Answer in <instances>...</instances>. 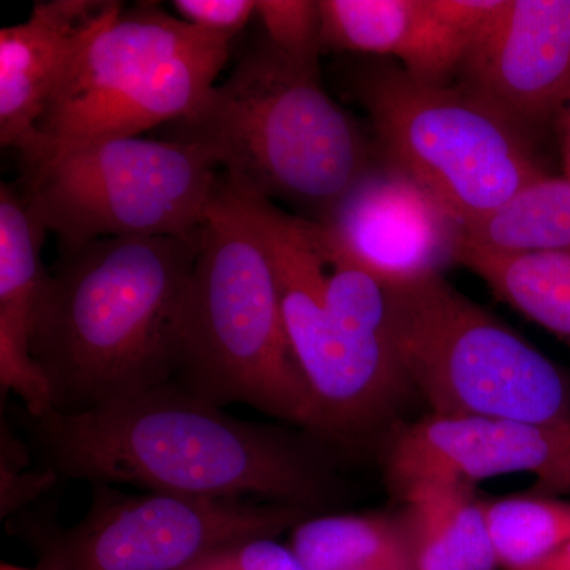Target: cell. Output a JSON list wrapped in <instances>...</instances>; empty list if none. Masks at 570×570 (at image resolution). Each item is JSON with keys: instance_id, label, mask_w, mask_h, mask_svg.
<instances>
[{"instance_id": "1", "label": "cell", "mask_w": 570, "mask_h": 570, "mask_svg": "<svg viewBox=\"0 0 570 570\" xmlns=\"http://www.w3.org/2000/svg\"><path fill=\"white\" fill-rule=\"evenodd\" d=\"M24 430L41 468L94 485L309 510L328 491L325 464L305 441L228 415L174 382L80 414H24Z\"/></svg>"}, {"instance_id": "2", "label": "cell", "mask_w": 570, "mask_h": 570, "mask_svg": "<svg viewBox=\"0 0 570 570\" xmlns=\"http://www.w3.org/2000/svg\"><path fill=\"white\" fill-rule=\"evenodd\" d=\"M202 236L204 227L59 243L31 337L51 412L80 414L171 382Z\"/></svg>"}, {"instance_id": "3", "label": "cell", "mask_w": 570, "mask_h": 570, "mask_svg": "<svg viewBox=\"0 0 570 570\" xmlns=\"http://www.w3.org/2000/svg\"><path fill=\"white\" fill-rule=\"evenodd\" d=\"M164 138L202 149L239 194L294 206L324 224L377 163L358 124L306 69L264 37Z\"/></svg>"}, {"instance_id": "4", "label": "cell", "mask_w": 570, "mask_h": 570, "mask_svg": "<svg viewBox=\"0 0 570 570\" xmlns=\"http://www.w3.org/2000/svg\"><path fill=\"white\" fill-rule=\"evenodd\" d=\"M235 193L275 266L285 332L316 406L318 436H363L411 387L393 344L384 284L324 225Z\"/></svg>"}, {"instance_id": "5", "label": "cell", "mask_w": 570, "mask_h": 570, "mask_svg": "<svg viewBox=\"0 0 570 570\" xmlns=\"http://www.w3.org/2000/svg\"><path fill=\"white\" fill-rule=\"evenodd\" d=\"M171 382L216 406L245 404L317 434L316 406L285 332L275 266L224 175L187 288Z\"/></svg>"}, {"instance_id": "6", "label": "cell", "mask_w": 570, "mask_h": 570, "mask_svg": "<svg viewBox=\"0 0 570 570\" xmlns=\"http://www.w3.org/2000/svg\"><path fill=\"white\" fill-rule=\"evenodd\" d=\"M401 370L431 414L570 428V377L442 275L384 284Z\"/></svg>"}, {"instance_id": "7", "label": "cell", "mask_w": 570, "mask_h": 570, "mask_svg": "<svg viewBox=\"0 0 570 570\" xmlns=\"http://www.w3.org/2000/svg\"><path fill=\"white\" fill-rule=\"evenodd\" d=\"M346 85L376 134L377 157L436 195L466 225L547 176L530 135L460 82L415 80L363 56Z\"/></svg>"}, {"instance_id": "8", "label": "cell", "mask_w": 570, "mask_h": 570, "mask_svg": "<svg viewBox=\"0 0 570 570\" xmlns=\"http://www.w3.org/2000/svg\"><path fill=\"white\" fill-rule=\"evenodd\" d=\"M230 37L202 31L156 2L124 7L45 105L28 154L140 137L193 115L217 85Z\"/></svg>"}, {"instance_id": "9", "label": "cell", "mask_w": 570, "mask_h": 570, "mask_svg": "<svg viewBox=\"0 0 570 570\" xmlns=\"http://www.w3.org/2000/svg\"><path fill=\"white\" fill-rule=\"evenodd\" d=\"M26 208L59 243L186 235L204 227L223 174L174 140L110 138L21 154Z\"/></svg>"}, {"instance_id": "10", "label": "cell", "mask_w": 570, "mask_h": 570, "mask_svg": "<svg viewBox=\"0 0 570 570\" xmlns=\"http://www.w3.org/2000/svg\"><path fill=\"white\" fill-rule=\"evenodd\" d=\"M96 490L77 524L31 534L40 570H181L220 547L277 538L313 512L250 499Z\"/></svg>"}, {"instance_id": "11", "label": "cell", "mask_w": 570, "mask_h": 570, "mask_svg": "<svg viewBox=\"0 0 570 570\" xmlns=\"http://www.w3.org/2000/svg\"><path fill=\"white\" fill-rule=\"evenodd\" d=\"M455 81L527 135L560 118L570 96V0H504L469 41Z\"/></svg>"}, {"instance_id": "12", "label": "cell", "mask_w": 570, "mask_h": 570, "mask_svg": "<svg viewBox=\"0 0 570 570\" xmlns=\"http://www.w3.org/2000/svg\"><path fill=\"white\" fill-rule=\"evenodd\" d=\"M322 225L382 284L442 275L459 264L464 239L463 220L417 179L379 157Z\"/></svg>"}, {"instance_id": "13", "label": "cell", "mask_w": 570, "mask_h": 570, "mask_svg": "<svg viewBox=\"0 0 570 570\" xmlns=\"http://www.w3.org/2000/svg\"><path fill=\"white\" fill-rule=\"evenodd\" d=\"M570 428L517 420L430 414L401 430L390 445L385 478L404 499L425 487H474L515 472L535 478L564 448Z\"/></svg>"}, {"instance_id": "14", "label": "cell", "mask_w": 570, "mask_h": 570, "mask_svg": "<svg viewBox=\"0 0 570 570\" xmlns=\"http://www.w3.org/2000/svg\"><path fill=\"white\" fill-rule=\"evenodd\" d=\"M124 7L118 0H48L36 2L24 22L0 29L2 146L20 154L32 145L52 92Z\"/></svg>"}, {"instance_id": "15", "label": "cell", "mask_w": 570, "mask_h": 570, "mask_svg": "<svg viewBox=\"0 0 570 570\" xmlns=\"http://www.w3.org/2000/svg\"><path fill=\"white\" fill-rule=\"evenodd\" d=\"M324 50L396 58L415 80L455 82L466 41L426 0H318Z\"/></svg>"}, {"instance_id": "16", "label": "cell", "mask_w": 570, "mask_h": 570, "mask_svg": "<svg viewBox=\"0 0 570 570\" xmlns=\"http://www.w3.org/2000/svg\"><path fill=\"white\" fill-rule=\"evenodd\" d=\"M47 230L26 208L20 193L0 186V384L22 403L48 396V381L31 351L33 324L50 269L41 262Z\"/></svg>"}, {"instance_id": "17", "label": "cell", "mask_w": 570, "mask_h": 570, "mask_svg": "<svg viewBox=\"0 0 570 570\" xmlns=\"http://www.w3.org/2000/svg\"><path fill=\"white\" fill-rule=\"evenodd\" d=\"M403 501L412 570H499L482 501L471 487H425Z\"/></svg>"}, {"instance_id": "18", "label": "cell", "mask_w": 570, "mask_h": 570, "mask_svg": "<svg viewBox=\"0 0 570 570\" xmlns=\"http://www.w3.org/2000/svg\"><path fill=\"white\" fill-rule=\"evenodd\" d=\"M459 264L570 347V254H504L461 245Z\"/></svg>"}, {"instance_id": "19", "label": "cell", "mask_w": 570, "mask_h": 570, "mask_svg": "<svg viewBox=\"0 0 570 570\" xmlns=\"http://www.w3.org/2000/svg\"><path fill=\"white\" fill-rule=\"evenodd\" d=\"M464 245L504 254H570V178L543 176L464 225Z\"/></svg>"}, {"instance_id": "20", "label": "cell", "mask_w": 570, "mask_h": 570, "mask_svg": "<svg viewBox=\"0 0 570 570\" xmlns=\"http://www.w3.org/2000/svg\"><path fill=\"white\" fill-rule=\"evenodd\" d=\"M291 547L307 570H363L411 562L401 517H307L292 530Z\"/></svg>"}, {"instance_id": "21", "label": "cell", "mask_w": 570, "mask_h": 570, "mask_svg": "<svg viewBox=\"0 0 570 570\" xmlns=\"http://www.w3.org/2000/svg\"><path fill=\"white\" fill-rule=\"evenodd\" d=\"M499 570H521L570 542V502L523 494L482 501Z\"/></svg>"}, {"instance_id": "22", "label": "cell", "mask_w": 570, "mask_h": 570, "mask_svg": "<svg viewBox=\"0 0 570 570\" xmlns=\"http://www.w3.org/2000/svg\"><path fill=\"white\" fill-rule=\"evenodd\" d=\"M269 43L291 61L318 70L322 43V14L314 0H257L255 9Z\"/></svg>"}, {"instance_id": "23", "label": "cell", "mask_w": 570, "mask_h": 570, "mask_svg": "<svg viewBox=\"0 0 570 570\" xmlns=\"http://www.w3.org/2000/svg\"><path fill=\"white\" fill-rule=\"evenodd\" d=\"M181 570H307L291 547L276 538L230 543L205 554Z\"/></svg>"}, {"instance_id": "24", "label": "cell", "mask_w": 570, "mask_h": 570, "mask_svg": "<svg viewBox=\"0 0 570 570\" xmlns=\"http://www.w3.org/2000/svg\"><path fill=\"white\" fill-rule=\"evenodd\" d=\"M171 6L183 21L230 39L246 28L257 9L254 0H175Z\"/></svg>"}, {"instance_id": "25", "label": "cell", "mask_w": 570, "mask_h": 570, "mask_svg": "<svg viewBox=\"0 0 570 570\" xmlns=\"http://www.w3.org/2000/svg\"><path fill=\"white\" fill-rule=\"evenodd\" d=\"M428 7L452 29L456 36L466 41L474 39L493 14L501 9L504 0H426Z\"/></svg>"}, {"instance_id": "26", "label": "cell", "mask_w": 570, "mask_h": 570, "mask_svg": "<svg viewBox=\"0 0 570 570\" xmlns=\"http://www.w3.org/2000/svg\"><path fill=\"white\" fill-rule=\"evenodd\" d=\"M535 489L542 490L543 493H570V433L560 455L538 475Z\"/></svg>"}, {"instance_id": "27", "label": "cell", "mask_w": 570, "mask_h": 570, "mask_svg": "<svg viewBox=\"0 0 570 570\" xmlns=\"http://www.w3.org/2000/svg\"><path fill=\"white\" fill-rule=\"evenodd\" d=\"M560 129L562 141V164H564V176L570 178V96L560 115Z\"/></svg>"}, {"instance_id": "28", "label": "cell", "mask_w": 570, "mask_h": 570, "mask_svg": "<svg viewBox=\"0 0 570 570\" xmlns=\"http://www.w3.org/2000/svg\"><path fill=\"white\" fill-rule=\"evenodd\" d=\"M521 570H570V542L562 547L557 553L551 554L547 560Z\"/></svg>"}, {"instance_id": "29", "label": "cell", "mask_w": 570, "mask_h": 570, "mask_svg": "<svg viewBox=\"0 0 570 570\" xmlns=\"http://www.w3.org/2000/svg\"><path fill=\"white\" fill-rule=\"evenodd\" d=\"M363 570H412L411 562H400V564L377 566V568Z\"/></svg>"}, {"instance_id": "30", "label": "cell", "mask_w": 570, "mask_h": 570, "mask_svg": "<svg viewBox=\"0 0 570 570\" xmlns=\"http://www.w3.org/2000/svg\"><path fill=\"white\" fill-rule=\"evenodd\" d=\"M0 570H40V569H26V568H17V566L11 564H2V568Z\"/></svg>"}]
</instances>
